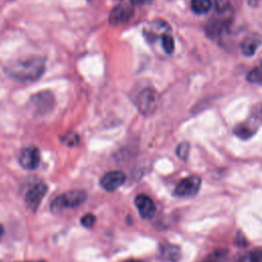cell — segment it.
Instances as JSON below:
<instances>
[{
	"mask_svg": "<svg viewBox=\"0 0 262 262\" xmlns=\"http://www.w3.org/2000/svg\"><path fill=\"white\" fill-rule=\"evenodd\" d=\"M45 71V60L40 56L17 59L5 68V72L14 80L28 82L38 80Z\"/></svg>",
	"mask_w": 262,
	"mask_h": 262,
	"instance_id": "6da1fadb",
	"label": "cell"
},
{
	"mask_svg": "<svg viewBox=\"0 0 262 262\" xmlns=\"http://www.w3.org/2000/svg\"><path fill=\"white\" fill-rule=\"evenodd\" d=\"M87 199V194L82 189H74L56 196L50 205L52 212H58L68 208H76L83 204Z\"/></svg>",
	"mask_w": 262,
	"mask_h": 262,
	"instance_id": "7a4b0ae2",
	"label": "cell"
},
{
	"mask_svg": "<svg viewBox=\"0 0 262 262\" xmlns=\"http://www.w3.org/2000/svg\"><path fill=\"white\" fill-rule=\"evenodd\" d=\"M201 178L196 175H191L183 178L178 182L174 189V194L180 198H190L195 195L201 188Z\"/></svg>",
	"mask_w": 262,
	"mask_h": 262,
	"instance_id": "3957f363",
	"label": "cell"
},
{
	"mask_svg": "<svg viewBox=\"0 0 262 262\" xmlns=\"http://www.w3.org/2000/svg\"><path fill=\"white\" fill-rule=\"evenodd\" d=\"M158 96L152 88H144L136 98V105L143 115H150L157 107Z\"/></svg>",
	"mask_w": 262,
	"mask_h": 262,
	"instance_id": "277c9868",
	"label": "cell"
},
{
	"mask_svg": "<svg viewBox=\"0 0 262 262\" xmlns=\"http://www.w3.org/2000/svg\"><path fill=\"white\" fill-rule=\"evenodd\" d=\"M53 102H54V97L48 91H42V92L36 93L31 97V100H30L31 107L37 115H44L47 112L51 111L53 107Z\"/></svg>",
	"mask_w": 262,
	"mask_h": 262,
	"instance_id": "5b68a950",
	"label": "cell"
},
{
	"mask_svg": "<svg viewBox=\"0 0 262 262\" xmlns=\"http://www.w3.org/2000/svg\"><path fill=\"white\" fill-rule=\"evenodd\" d=\"M47 192V186L46 184H44L43 182H38L36 184H34L26 193V196H25V201H26V205L27 207L32 210L33 212H35L43 196L46 194Z\"/></svg>",
	"mask_w": 262,
	"mask_h": 262,
	"instance_id": "8992f818",
	"label": "cell"
},
{
	"mask_svg": "<svg viewBox=\"0 0 262 262\" xmlns=\"http://www.w3.org/2000/svg\"><path fill=\"white\" fill-rule=\"evenodd\" d=\"M19 165L27 170H34L40 163V152L35 146H27L23 148L18 157Z\"/></svg>",
	"mask_w": 262,
	"mask_h": 262,
	"instance_id": "52a82bcc",
	"label": "cell"
},
{
	"mask_svg": "<svg viewBox=\"0 0 262 262\" xmlns=\"http://www.w3.org/2000/svg\"><path fill=\"white\" fill-rule=\"evenodd\" d=\"M225 12H218L220 15L210 19L206 26V33L211 38H217L222 32L228 27L229 21L231 20L228 15H225Z\"/></svg>",
	"mask_w": 262,
	"mask_h": 262,
	"instance_id": "ba28073f",
	"label": "cell"
},
{
	"mask_svg": "<svg viewBox=\"0 0 262 262\" xmlns=\"http://www.w3.org/2000/svg\"><path fill=\"white\" fill-rule=\"evenodd\" d=\"M126 176L121 171H110L100 179V186L106 191H114L124 184Z\"/></svg>",
	"mask_w": 262,
	"mask_h": 262,
	"instance_id": "9c48e42d",
	"label": "cell"
},
{
	"mask_svg": "<svg viewBox=\"0 0 262 262\" xmlns=\"http://www.w3.org/2000/svg\"><path fill=\"white\" fill-rule=\"evenodd\" d=\"M134 204L143 219H151L156 214V205L154 201L146 194H138L135 200Z\"/></svg>",
	"mask_w": 262,
	"mask_h": 262,
	"instance_id": "30bf717a",
	"label": "cell"
},
{
	"mask_svg": "<svg viewBox=\"0 0 262 262\" xmlns=\"http://www.w3.org/2000/svg\"><path fill=\"white\" fill-rule=\"evenodd\" d=\"M133 7L128 4H119L117 5L110 13V24L118 25L125 21H128L133 15Z\"/></svg>",
	"mask_w": 262,
	"mask_h": 262,
	"instance_id": "8fae6325",
	"label": "cell"
},
{
	"mask_svg": "<svg viewBox=\"0 0 262 262\" xmlns=\"http://www.w3.org/2000/svg\"><path fill=\"white\" fill-rule=\"evenodd\" d=\"M261 42H262V39L259 35L252 34L243 39V41L239 44V49L244 55L251 56L256 52Z\"/></svg>",
	"mask_w": 262,
	"mask_h": 262,
	"instance_id": "7c38bea8",
	"label": "cell"
},
{
	"mask_svg": "<svg viewBox=\"0 0 262 262\" xmlns=\"http://www.w3.org/2000/svg\"><path fill=\"white\" fill-rule=\"evenodd\" d=\"M170 27L166 21L156 20L149 25L147 32H145V36L149 41H154L156 38H162L166 34H170Z\"/></svg>",
	"mask_w": 262,
	"mask_h": 262,
	"instance_id": "4fadbf2b",
	"label": "cell"
},
{
	"mask_svg": "<svg viewBox=\"0 0 262 262\" xmlns=\"http://www.w3.org/2000/svg\"><path fill=\"white\" fill-rule=\"evenodd\" d=\"M160 254L163 260L169 262H178L181 258V250L178 246L165 243L160 247Z\"/></svg>",
	"mask_w": 262,
	"mask_h": 262,
	"instance_id": "5bb4252c",
	"label": "cell"
},
{
	"mask_svg": "<svg viewBox=\"0 0 262 262\" xmlns=\"http://www.w3.org/2000/svg\"><path fill=\"white\" fill-rule=\"evenodd\" d=\"M254 122L256 121L253 120V122H244L236 125L233 129V133L242 139H248L252 137L257 130V125H255Z\"/></svg>",
	"mask_w": 262,
	"mask_h": 262,
	"instance_id": "9a60e30c",
	"label": "cell"
},
{
	"mask_svg": "<svg viewBox=\"0 0 262 262\" xmlns=\"http://www.w3.org/2000/svg\"><path fill=\"white\" fill-rule=\"evenodd\" d=\"M233 262H262V248L258 247L242 253L234 258Z\"/></svg>",
	"mask_w": 262,
	"mask_h": 262,
	"instance_id": "2e32d148",
	"label": "cell"
},
{
	"mask_svg": "<svg viewBox=\"0 0 262 262\" xmlns=\"http://www.w3.org/2000/svg\"><path fill=\"white\" fill-rule=\"evenodd\" d=\"M229 252L227 249H218L210 253L202 262H227Z\"/></svg>",
	"mask_w": 262,
	"mask_h": 262,
	"instance_id": "e0dca14e",
	"label": "cell"
},
{
	"mask_svg": "<svg viewBox=\"0 0 262 262\" xmlns=\"http://www.w3.org/2000/svg\"><path fill=\"white\" fill-rule=\"evenodd\" d=\"M212 0H191L190 7L191 10L196 14L207 13L212 8Z\"/></svg>",
	"mask_w": 262,
	"mask_h": 262,
	"instance_id": "ac0fdd59",
	"label": "cell"
},
{
	"mask_svg": "<svg viewBox=\"0 0 262 262\" xmlns=\"http://www.w3.org/2000/svg\"><path fill=\"white\" fill-rule=\"evenodd\" d=\"M247 80L250 83L262 85V62L249 72L247 76Z\"/></svg>",
	"mask_w": 262,
	"mask_h": 262,
	"instance_id": "d6986e66",
	"label": "cell"
},
{
	"mask_svg": "<svg viewBox=\"0 0 262 262\" xmlns=\"http://www.w3.org/2000/svg\"><path fill=\"white\" fill-rule=\"evenodd\" d=\"M161 39H162V47H163L164 51L167 54H171L174 51V48H175L174 39L172 38V36L170 34L164 35Z\"/></svg>",
	"mask_w": 262,
	"mask_h": 262,
	"instance_id": "ffe728a7",
	"label": "cell"
},
{
	"mask_svg": "<svg viewBox=\"0 0 262 262\" xmlns=\"http://www.w3.org/2000/svg\"><path fill=\"white\" fill-rule=\"evenodd\" d=\"M176 154H177L178 158L185 161L188 157V154H189V144L187 142L180 143L176 148Z\"/></svg>",
	"mask_w": 262,
	"mask_h": 262,
	"instance_id": "44dd1931",
	"label": "cell"
},
{
	"mask_svg": "<svg viewBox=\"0 0 262 262\" xmlns=\"http://www.w3.org/2000/svg\"><path fill=\"white\" fill-rule=\"evenodd\" d=\"M61 141L69 145V146H74V145H77L78 142H79V136L78 134L76 133H73V132H70L68 134H66L62 138H61Z\"/></svg>",
	"mask_w": 262,
	"mask_h": 262,
	"instance_id": "7402d4cb",
	"label": "cell"
},
{
	"mask_svg": "<svg viewBox=\"0 0 262 262\" xmlns=\"http://www.w3.org/2000/svg\"><path fill=\"white\" fill-rule=\"evenodd\" d=\"M95 223V216L93 214H85L81 218V224L86 228H91Z\"/></svg>",
	"mask_w": 262,
	"mask_h": 262,
	"instance_id": "603a6c76",
	"label": "cell"
},
{
	"mask_svg": "<svg viewBox=\"0 0 262 262\" xmlns=\"http://www.w3.org/2000/svg\"><path fill=\"white\" fill-rule=\"evenodd\" d=\"M217 12H225L229 8V0H213Z\"/></svg>",
	"mask_w": 262,
	"mask_h": 262,
	"instance_id": "cb8c5ba5",
	"label": "cell"
},
{
	"mask_svg": "<svg viewBox=\"0 0 262 262\" xmlns=\"http://www.w3.org/2000/svg\"><path fill=\"white\" fill-rule=\"evenodd\" d=\"M234 244L238 247H247L248 245V242L245 237V235L243 234L242 231H237L236 232V235H235V238H234Z\"/></svg>",
	"mask_w": 262,
	"mask_h": 262,
	"instance_id": "d4e9b609",
	"label": "cell"
},
{
	"mask_svg": "<svg viewBox=\"0 0 262 262\" xmlns=\"http://www.w3.org/2000/svg\"><path fill=\"white\" fill-rule=\"evenodd\" d=\"M253 120L262 121V103L256 105L253 111Z\"/></svg>",
	"mask_w": 262,
	"mask_h": 262,
	"instance_id": "484cf974",
	"label": "cell"
},
{
	"mask_svg": "<svg viewBox=\"0 0 262 262\" xmlns=\"http://www.w3.org/2000/svg\"><path fill=\"white\" fill-rule=\"evenodd\" d=\"M133 5H147L152 2V0H130Z\"/></svg>",
	"mask_w": 262,
	"mask_h": 262,
	"instance_id": "4316f807",
	"label": "cell"
},
{
	"mask_svg": "<svg viewBox=\"0 0 262 262\" xmlns=\"http://www.w3.org/2000/svg\"><path fill=\"white\" fill-rule=\"evenodd\" d=\"M260 0H248V2H249V4L250 5H252V6H254V5H256L258 2H259Z\"/></svg>",
	"mask_w": 262,
	"mask_h": 262,
	"instance_id": "83f0119b",
	"label": "cell"
},
{
	"mask_svg": "<svg viewBox=\"0 0 262 262\" xmlns=\"http://www.w3.org/2000/svg\"><path fill=\"white\" fill-rule=\"evenodd\" d=\"M3 232H4V229H3V226L0 224V237L2 236V234H3Z\"/></svg>",
	"mask_w": 262,
	"mask_h": 262,
	"instance_id": "f1b7e54d",
	"label": "cell"
},
{
	"mask_svg": "<svg viewBox=\"0 0 262 262\" xmlns=\"http://www.w3.org/2000/svg\"><path fill=\"white\" fill-rule=\"evenodd\" d=\"M127 262H139V261H127Z\"/></svg>",
	"mask_w": 262,
	"mask_h": 262,
	"instance_id": "f546056e",
	"label": "cell"
},
{
	"mask_svg": "<svg viewBox=\"0 0 262 262\" xmlns=\"http://www.w3.org/2000/svg\"><path fill=\"white\" fill-rule=\"evenodd\" d=\"M41 262H44V261H41Z\"/></svg>",
	"mask_w": 262,
	"mask_h": 262,
	"instance_id": "4dcf8cb0",
	"label": "cell"
}]
</instances>
